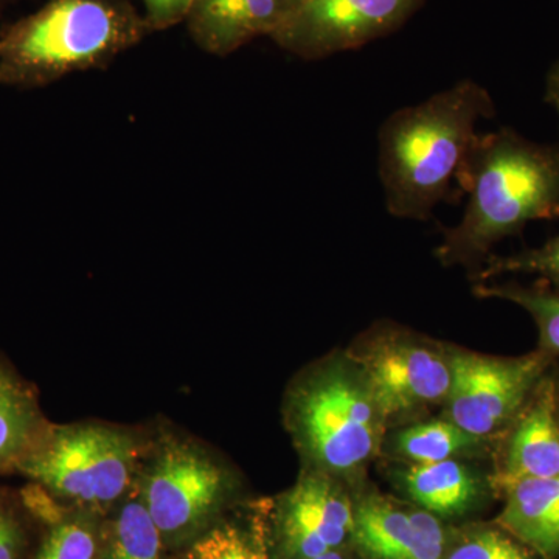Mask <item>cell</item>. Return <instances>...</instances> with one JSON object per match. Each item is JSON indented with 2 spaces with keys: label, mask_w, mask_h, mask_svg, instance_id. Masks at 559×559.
Listing matches in <instances>:
<instances>
[{
  "label": "cell",
  "mask_w": 559,
  "mask_h": 559,
  "mask_svg": "<svg viewBox=\"0 0 559 559\" xmlns=\"http://www.w3.org/2000/svg\"><path fill=\"white\" fill-rule=\"evenodd\" d=\"M459 183L469 200L460 224L444 230V264L476 263L530 221L559 216V146L530 142L509 128L477 134Z\"/></svg>",
  "instance_id": "cell-1"
},
{
  "label": "cell",
  "mask_w": 559,
  "mask_h": 559,
  "mask_svg": "<svg viewBox=\"0 0 559 559\" xmlns=\"http://www.w3.org/2000/svg\"><path fill=\"white\" fill-rule=\"evenodd\" d=\"M492 116L488 91L473 80L390 116L380 131V175L390 215L428 219L459 182L477 121Z\"/></svg>",
  "instance_id": "cell-2"
},
{
  "label": "cell",
  "mask_w": 559,
  "mask_h": 559,
  "mask_svg": "<svg viewBox=\"0 0 559 559\" xmlns=\"http://www.w3.org/2000/svg\"><path fill=\"white\" fill-rule=\"evenodd\" d=\"M151 33L128 0H46L0 31V86L39 90L109 68Z\"/></svg>",
  "instance_id": "cell-3"
},
{
  "label": "cell",
  "mask_w": 559,
  "mask_h": 559,
  "mask_svg": "<svg viewBox=\"0 0 559 559\" xmlns=\"http://www.w3.org/2000/svg\"><path fill=\"white\" fill-rule=\"evenodd\" d=\"M142 452L128 430L50 423L16 473L62 506L105 518L135 488Z\"/></svg>",
  "instance_id": "cell-4"
},
{
  "label": "cell",
  "mask_w": 559,
  "mask_h": 559,
  "mask_svg": "<svg viewBox=\"0 0 559 559\" xmlns=\"http://www.w3.org/2000/svg\"><path fill=\"white\" fill-rule=\"evenodd\" d=\"M382 419L358 367L330 362L289 396L288 425L297 447L330 476L362 468L380 448Z\"/></svg>",
  "instance_id": "cell-5"
},
{
  "label": "cell",
  "mask_w": 559,
  "mask_h": 559,
  "mask_svg": "<svg viewBox=\"0 0 559 559\" xmlns=\"http://www.w3.org/2000/svg\"><path fill=\"white\" fill-rule=\"evenodd\" d=\"M135 491L178 554L234 507V481L207 451L179 437H165L142 463Z\"/></svg>",
  "instance_id": "cell-6"
},
{
  "label": "cell",
  "mask_w": 559,
  "mask_h": 559,
  "mask_svg": "<svg viewBox=\"0 0 559 559\" xmlns=\"http://www.w3.org/2000/svg\"><path fill=\"white\" fill-rule=\"evenodd\" d=\"M364 347L356 362L384 421L447 401L451 389L448 353L392 330L374 334Z\"/></svg>",
  "instance_id": "cell-7"
},
{
  "label": "cell",
  "mask_w": 559,
  "mask_h": 559,
  "mask_svg": "<svg viewBox=\"0 0 559 559\" xmlns=\"http://www.w3.org/2000/svg\"><path fill=\"white\" fill-rule=\"evenodd\" d=\"M423 0H304L271 39L301 60L358 49L404 24Z\"/></svg>",
  "instance_id": "cell-8"
},
{
  "label": "cell",
  "mask_w": 559,
  "mask_h": 559,
  "mask_svg": "<svg viewBox=\"0 0 559 559\" xmlns=\"http://www.w3.org/2000/svg\"><path fill=\"white\" fill-rule=\"evenodd\" d=\"M450 358L448 418L484 440L518 414L544 370L538 355L503 359L454 352Z\"/></svg>",
  "instance_id": "cell-9"
},
{
  "label": "cell",
  "mask_w": 559,
  "mask_h": 559,
  "mask_svg": "<svg viewBox=\"0 0 559 559\" xmlns=\"http://www.w3.org/2000/svg\"><path fill=\"white\" fill-rule=\"evenodd\" d=\"M353 524L355 502L336 477L311 471L271 503L274 559H310L345 549Z\"/></svg>",
  "instance_id": "cell-10"
},
{
  "label": "cell",
  "mask_w": 559,
  "mask_h": 559,
  "mask_svg": "<svg viewBox=\"0 0 559 559\" xmlns=\"http://www.w3.org/2000/svg\"><path fill=\"white\" fill-rule=\"evenodd\" d=\"M283 0H193L187 28L205 53L229 57L259 36H270L285 17Z\"/></svg>",
  "instance_id": "cell-11"
},
{
  "label": "cell",
  "mask_w": 559,
  "mask_h": 559,
  "mask_svg": "<svg viewBox=\"0 0 559 559\" xmlns=\"http://www.w3.org/2000/svg\"><path fill=\"white\" fill-rule=\"evenodd\" d=\"M555 476H559V423L554 388L546 384L514 429L495 485L506 489L516 481Z\"/></svg>",
  "instance_id": "cell-12"
},
{
  "label": "cell",
  "mask_w": 559,
  "mask_h": 559,
  "mask_svg": "<svg viewBox=\"0 0 559 559\" xmlns=\"http://www.w3.org/2000/svg\"><path fill=\"white\" fill-rule=\"evenodd\" d=\"M352 540L367 559L443 558L419 535L409 510L380 495L364 496L355 502Z\"/></svg>",
  "instance_id": "cell-13"
},
{
  "label": "cell",
  "mask_w": 559,
  "mask_h": 559,
  "mask_svg": "<svg viewBox=\"0 0 559 559\" xmlns=\"http://www.w3.org/2000/svg\"><path fill=\"white\" fill-rule=\"evenodd\" d=\"M506 507L496 524L536 557L559 555V476L516 481L503 489Z\"/></svg>",
  "instance_id": "cell-14"
},
{
  "label": "cell",
  "mask_w": 559,
  "mask_h": 559,
  "mask_svg": "<svg viewBox=\"0 0 559 559\" xmlns=\"http://www.w3.org/2000/svg\"><path fill=\"white\" fill-rule=\"evenodd\" d=\"M22 495L43 527L32 559H100L103 516L62 506L33 484Z\"/></svg>",
  "instance_id": "cell-15"
},
{
  "label": "cell",
  "mask_w": 559,
  "mask_h": 559,
  "mask_svg": "<svg viewBox=\"0 0 559 559\" xmlns=\"http://www.w3.org/2000/svg\"><path fill=\"white\" fill-rule=\"evenodd\" d=\"M401 488L419 509L441 520L465 516L484 498L480 477L457 459L412 463L403 471Z\"/></svg>",
  "instance_id": "cell-16"
},
{
  "label": "cell",
  "mask_w": 559,
  "mask_h": 559,
  "mask_svg": "<svg viewBox=\"0 0 559 559\" xmlns=\"http://www.w3.org/2000/svg\"><path fill=\"white\" fill-rule=\"evenodd\" d=\"M49 425L36 389L0 358V474L16 473Z\"/></svg>",
  "instance_id": "cell-17"
},
{
  "label": "cell",
  "mask_w": 559,
  "mask_h": 559,
  "mask_svg": "<svg viewBox=\"0 0 559 559\" xmlns=\"http://www.w3.org/2000/svg\"><path fill=\"white\" fill-rule=\"evenodd\" d=\"M175 559H274L271 503L237 510L231 507L200 538L175 554Z\"/></svg>",
  "instance_id": "cell-18"
},
{
  "label": "cell",
  "mask_w": 559,
  "mask_h": 559,
  "mask_svg": "<svg viewBox=\"0 0 559 559\" xmlns=\"http://www.w3.org/2000/svg\"><path fill=\"white\" fill-rule=\"evenodd\" d=\"M100 559H175L135 488L103 518Z\"/></svg>",
  "instance_id": "cell-19"
},
{
  "label": "cell",
  "mask_w": 559,
  "mask_h": 559,
  "mask_svg": "<svg viewBox=\"0 0 559 559\" xmlns=\"http://www.w3.org/2000/svg\"><path fill=\"white\" fill-rule=\"evenodd\" d=\"M484 439L466 432L450 418L432 419L400 430L393 448L412 463H433L457 459L480 447Z\"/></svg>",
  "instance_id": "cell-20"
},
{
  "label": "cell",
  "mask_w": 559,
  "mask_h": 559,
  "mask_svg": "<svg viewBox=\"0 0 559 559\" xmlns=\"http://www.w3.org/2000/svg\"><path fill=\"white\" fill-rule=\"evenodd\" d=\"M441 559H536L527 546L496 525L455 528Z\"/></svg>",
  "instance_id": "cell-21"
},
{
  "label": "cell",
  "mask_w": 559,
  "mask_h": 559,
  "mask_svg": "<svg viewBox=\"0 0 559 559\" xmlns=\"http://www.w3.org/2000/svg\"><path fill=\"white\" fill-rule=\"evenodd\" d=\"M40 528L22 491L0 487V559H32Z\"/></svg>",
  "instance_id": "cell-22"
},
{
  "label": "cell",
  "mask_w": 559,
  "mask_h": 559,
  "mask_svg": "<svg viewBox=\"0 0 559 559\" xmlns=\"http://www.w3.org/2000/svg\"><path fill=\"white\" fill-rule=\"evenodd\" d=\"M477 296L514 301L538 323L544 347L559 353V297L551 294L514 288V286H477Z\"/></svg>",
  "instance_id": "cell-23"
},
{
  "label": "cell",
  "mask_w": 559,
  "mask_h": 559,
  "mask_svg": "<svg viewBox=\"0 0 559 559\" xmlns=\"http://www.w3.org/2000/svg\"><path fill=\"white\" fill-rule=\"evenodd\" d=\"M513 271L538 272L559 285V237L522 255L489 260L487 270L480 271L479 277L488 278Z\"/></svg>",
  "instance_id": "cell-24"
},
{
  "label": "cell",
  "mask_w": 559,
  "mask_h": 559,
  "mask_svg": "<svg viewBox=\"0 0 559 559\" xmlns=\"http://www.w3.org/2000/svg\"><path fill=\"white\" fill-rule=\"evenodd\" d=\"M151 31L160 32L186 21L193 0H142Z\"/></svg>",
  "instance_id": "cell-25"
},
{
  "label": "cell",
  "mask_w": 559,
  "mask_h": 559,
  "mask_svg": "<svg viewBox=\"0 0 559 559\" xmlns=\"http://www.w3.org/2000/svg\"><path fill=\"white\" fill-rule=\"evenodd\" d=\"M546 102L559 114V61L547 76Z\"/></svg>",
  "instance_id": "cell-26"
},
{
  "label": "cell",
  "mask_w": 559,
  "mask_h": 559,
  "mask_svg": "<svg viewBox=\"0 0 559 559\" xmlns=\"http://www.w3.org/2000/svg\"><path fill=\"white\" fill-rule=\"evenodd\" d=\"M310 559H349L347 554H345V549L330 551V554L320 555V557L310 558Z\"/></svg>",
  "instance_id": "cell-27"
},
{
  "label": "cell",
  "mask_w": 559,
  "mask_h": 559,
  "mask_svg": "<svg viewBox=\"0 0 559 559\" xmlns=\"http://www.w3.org/2000/svg\"><path fill=\"white\" fill-rule=\"evenodd\" d=\"M283 2H285L286 16V14L290 13V11L297 9V7H299L300 3L304 2V0H283ZM283 20H285V17H283Z\"/></svg>",
  "instance_id": "cell-28"
},
{
  "label": "cell",
  "mask_w": 559,
  "mask_h": 559,
  "mask_svg": "<svg viewBox=\"0 0 559 559\" xmlns=\"http://www.w3.org/2000/svg\"><path fill=\"white\" fill-rule=\"evenodd\" d=\"M16 2H20V0H0V16H2L3 11L9 9V7L14 5Z\"/></svg>",
  "instance_id": "cell-29"
}]
</instances>
